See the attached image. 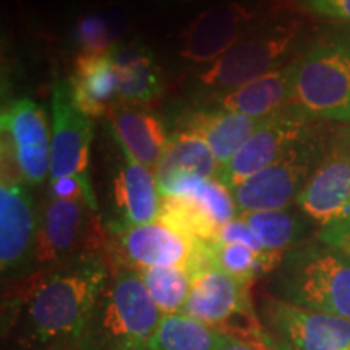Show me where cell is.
Masks as SVG:
<instances>
[{"instance_id": "29", "label": "cell", "mask_w": 350, "mask_h": 350, "mask_svg": "<svg viewBox=\"0 0 350 350\" xmlns=\"http://www.w3.org/2000/svg\"><path fill=\"white\" fill-rule=\"evenodd\" d=\"M239 216L269 252L287 253L305 232L301 219L288 213L287 209L240 213Z\"/></svg>"}, {"instance_id": "12", "label": "cell", "mask_w": 350, "mask_h": 350, "mask_svg": "<svg viewBox=\"0 0 350 350\" xmlns=\"http://www.w3.org/2000/svg\"><path fill=\"white\" fill-rule=\"evenodd\" d=\"M229 187L217 178L193 180L172 196H163L159 219L188 237L213 242L222 226L239 217Z\"/></svg>"}, {"instance_id": "8", "label": "cell", "mask_w": 350, "mask_h": 350, "mask_svg": "<svg viewBox=\"0 0 350 350\" xmlns=\"http://www.w3.org/2000/svg\"><path fill=\"white\" fill-rule=\"evenodd\" d=\"M109 229L98 211L83 201L57 200L49 195L41 213L34 247V265L52 266L85 255H104Z\"/></svg>"}, {"instance_id": "28", "label": "cell", "mask_w": 350, "mask_h": 350, "mask_svg": "<svg viewBox=\"0 0 350 350\" xmlns=\"http://www.w3.org/2000/svg\"><path fill=\"white\" fill-rule=\"evenodd\" d=\"M148 294L163 314L183 312L191 291L193 273L183 266L167 268H148L138 271Z\"/></svg>"}, {"instance_id": "32", "label": "cell", "mask_w": 350, "mask_h": 350, "mask_svg": "<svg viewBox=\"0 0 350 350\" xmlns=\"http://www.w3.org/2000/svg\"><path fill=\"white\" fill-rule=\"evenodd\" d=\"M319 240L350 261V217L323 227Z\"/></svg>"}, {"instance_id": "36", "label": "cell", "mask_w": 350, "mask_h": 350, "mask_svg": "<svg viewBox=\"0 0 350 350\" xmlns=\"http://www.w3.org/2000/svg\"><path fill=\"white\" fill-rule=\"evenodd\" d=\"M182 2H196V0H182Z\"/></svg>"}, {"instance_id": "4", "label": "cell", "mask_w": 350, "mask_h": 350, "mask_svg": "<svg viewBox=\"0 0 350 350\" xmlns=\"http://www.w3.org/2000/svg\"><path fill=\"white\" fill-rule=\"evenodd\" d=\"M252 284L240 281L213 262L193 273L183 314L198 319L221 334L253 344L274 342L253 308Z\"/></svg>"}, {"instance_id": "20", "label": "cell", "mask_w": 350, "mask_h": 350, "mask_svg": "<svg viewBox=\"0 0 350 350\" xmlns=\"http://www.w3.org/2000/svg\"><path fill=\"white\" fill-rule=\"evenodd\" d=\"M107 117L117 144L138 163L156 170L170 137L159 117L137 104H117Z\"/></svg>"}, {"instance_id": "3", "label": "cell", "mask_w": 350, "mask_h": 350, "mask_svg": "<svg viewBox=\"0 0 350 350\" xmlns=\"http://www.w3.org/2000/svg\"><path fill=\"white\" fill-rule=\"evenodd\" d=\"M273 281L275 299L350 319V261L327 245L288 250Z\"/></svg>"}, {"instance_id": "17", "label": "cell", "mask_w": 350, "mask_h": 350, "mask_svg": "<svg viewBox=\"0 0 350 350\" xmlns=\"http://www.w3.org/2000/svg\"><path fill=\"white\" fill-rule=\"evenodd\" d=\"M306 217L326 227L350 217V151H334L317 165L297 196Z\"/></svg>"}, {"instance_id": "1", "label": "cell", "mask_w": 350, "mask_h": 350, "mask_svg": "<svg viewBox=\"0 0 350 350\" xmlns=\"http://www.w3.org/2000/svg\"><path fill=\"white\" fill-rule=\"evenodd\" d=\"M111 279L104 255H85L31 271L3 295V334L29 349H64L85 340Z\"/></svg>"}, {"instance_id": "25", "label": "cell", "mask_w": 350, "mask_h": 350, "mask_svg": "<svg viewBox=\"0 0 350 350\" xmlns=\"http://www.w3.org/2000/svg\"><path fill=\"white\" fill-rule=\"evenodd\" d=\"M129 31V16L119 5L91 8L78 15L72 25V46L78 55L107 54L124 42Z\"/></svg>"}, {"instance_id": "23", "label": "cell", "mask_w": 350, "mask_h": 350, "mask_svg": "<svg viewBox=\"0 0 350 350\" xmlns=\"http://www.w3.org/2000/svg\"><path fill=\"white\" fill-rule=\"evenodd\" d=\"M120 78V104H146L164 91L163 73L154 54L137 41L120 42L109 52Z\"/></svg>"}, {"instance_id": "7", "label": "cell", "mask_w": 350, "mask_h": 350, "mask_svg": "<svg viewBox=\"0 0 350 350\" xmlns=\"http://www.w3.org/2000/svg\"><path fill=\"white\" fill-rule=\"evenodd\" d=\"M109 247L106 258L113 266L135 271L148 268L183 266L191 273L208 265L206 242L188 237L157 219L137 226L109 224Z\"/></svg>"}, {"instance_id": "27", "label": "cell", "mask_w": 350, "mask_h": 350, "mask_svg": "<svg viewBox=\"0 0 350 350\" xmlns=\"http://www.w3.org/2000/svg\"><path fill=\"white\" fill-rule=\"evenodd\" d=\"M217 338V331L188 314H164L151 350H216Z\"/></svg>"}, {"instance_id": "10", "label": "cell", "mask_w": 350, "mask_h": 350, "mask_svg": "<svg viewBox=\"0 0 350 350\" xmlns=\"http://www.w3.org/2000/svg\"><path fill=\"white\" fill-rule=\"evenodd\" d=\"M39 221L36 204L10 159L2 156L0 182V268L2 274L25 273L34 265Z\"/></svg>"}, {"instance_id": "21", "label": "cell", "mask_w": 350, "mask_h": 350, "mask_svg": "<svg viewBox=\"0 0 350 350\" xmlns=\"http://www.w3.org/2000/svg\"><path fill=\"white\" fill-rule=\"evenodd\" d=\"M68 85L75 106L91 119L109 113L120 100L119 72L109 52L78 55Z\"/></svg>"}, {"instance_id": "24", "label": "cell", "mask_w": 350, "mask_h": 350, "mask_svg": "<svg viewBox=\"0 0 350 350\" xmlns=\"http://www.w3.org/2000/svg\"><path fill=\"white\" fill-rule=\"evenodd\" d=\"M261 120L234 113L219 107L217 111H195L183 117L182 129L203 138L217 159L219 169L237 154L252 137Z\"/></svg>"}, {"instance_id": "11", "label": "cell", "mask_w": 350, "mask_h": 350, "mask_svg": "<svg viewBox=\"0 0 350 350\" xmlns=\"http://www.w3.org/2000/svg\"><path fill=\"white\" fill-rule=\"evenodd\" d=\"M312 119V116L294 104L262 119L252 137L237 151V154L219 169L216 178L234 190L252 175L275 163L295 144L312 137L310 133Z\"/></svg>"}, {"instance_id": "2", "label": "cell", "mask_w": 350, "mask_h": 350, "mask_svg": "<svg viewBox=\"0 0 350 350\" xmlns=\"http://www.w3.org/2000/svg\"><path fill=\"white\" fill-rule=\"evenodd\" d=\"M163 317L138 271L113 266L83 345L85 350H151Z\"/></svg>"}, {"instance_id": "9", "label": "cell", "mask_w": 350, "mask_h": 350, "mask_svg": "<svg viewBox=\"0 0 350 350\" xmlns=\"http://www.w3.org/2000/svg\"><path fill=\"white\" fill-rule=\"evenodd\" d=\"M321 163V144L313 137L295 144L275 163L252 175L232 190L239 213L281 211L305 187Z\"/></svg>"}, {"instance_id": "33", "label": "cell", "mask_w": 350, "mask_h": 350, "mask_svg": "<svg viewBox=\"0 0 350 350\" xmlns=\"http://www.w3.org/2000/svg\"><path fill=\"white\" fill-rule=\"evenodd\" d=\"M314 15L339 21H350V0H301Z\"/></svg>"}, {"instance_id": "16", "label": "cell", "mask_w": 350, "mask_h": 350, "mask_svg": "<svg viewBox=\"0 0 350 350\" xmlns=\"http://www.w3.org/2000/svg\"><path fill=\"white\" fill-rule=\"evenodd\" d=\"M260 12L229 2L201 12L180 38V55L191 64H213L235 44L255 33Z\"/></svg>"}, {"instance_id": "37", "label": "cell", "mask_w": 350, "mask_h": 350, "mask_svg": "<svg viewBox=\"0 0 350 350\" xmlns=\"http://www.w3.org/2000/svg\"><path fill=\"white\" fill-rule=\"evenodd\" d=\"M57 350H70V349H57ZM73 350V349H72ZM83 350H85V349H83Z\"/></svg>"}, {"instance_id": "13", "label": "cell", "mask_w": 350, "mask_h": 350, "mask_svg": "<svg viewBox=\"0 0 350 350\" xmlns=\"http://www.w3.org/2000/svg\"><path fill=\"white\" fill-rule=\"evenodd\" d=\"M2 156L8 157L28 185L51 175L52 133L44 109L31 99L13 100L2 111Z\"/></svg>"}, {"instance_id": "34", "label": "cell", "mask_w": 350, "mask_h": 350, "mask_svg": "<svg viewBox=\"0 0 350 350\" xmlns=\"http://www.w3.org/2000/svg\"><path fill=\"white\" fill-rule=\"evenodd\" d=\"M216 350H275V340L271 344H253L219 332Z\"/></svg>"}, {"instance_id": "14", "label": "cell", "mask_w": 350, "mask_h": 350, "mask_svg": "<svg viewBox=\"0 0 350 350\" xmlns=\"http://www.w3.org/2000/svg\"><path fill=\"white\" fill-rule=\"evenodd\" d=\"M52 146L49 180L77 177L91 185L90 157L94 125L72 99L68 81L59 80L52 88Z\"/></svg>"}, {"instance_id": "19", "label": "cell", "mask_w": 350, "mask_h": 350, "mask_svg": "<svg viewBox=\"0 0 350 350\" xmlns=\"http://www.w3.org/2000/svg\"><path fill=\"white\" fill-rule=\"evenodd\" d=\"M219 163L203 138L187 130L169 137L167 146L156 165V180L163 196H172L187 183L216 178Z\"/></svg>"}, {"instance_id": "31", "label": "cell", "mask_w": 350, "mask_h": 350, "mask_svg": "<svg viewBox=\"0 0 350 350\" xmlns=\"http://www.w3.org/2000/svg\"><path fill=\"white\" fill-rule=\"evenodd\" d=\"M213 242L239 243V245H245V247H250L252 250H256V252H269L262 247L260 239L253 234V230L245 224L242 219H240V216L235 217L234 221L227 222L226 226H222Z\"/></svg>"}, {"instance_id": "6", "label": "cell", "mask_w": 350, "mask_h": 350, "mask_svg": "<svg viewBox=\"0 0 350 350\" xmlns=\"http://www.w3.org/2000/svg\"><path fill=\"white\" fill-rule=\"evenodd\" d=\"M299 29L292 25L258 28L198 75L201 96L216 100L281 65L295 51Z\"/></svg>"}, {"instance_id": "35", "label": "cell", "mask_w": 350, "mask_h": 350, "mask_svg": "<svg viewBox=\"0 0 350 350\" xmlns=\"http://www.w3.org/2000/svg\"><path fill=\"white\" fill-rule=\"evenodd\" d=\"M275 350H294L291 345H287L286 342H281V340H275Z\"/></svg>"}, {"instance_id": "15", "label": "cell", "mask_w": 350, "mask_h": 350, "mask_svg": "<svg viewBox=\"0 0 350 350\" xmlns=\"http://www.w3.org/2000/svg\"><path fill=\"white\" fill-rule=\"evenodd\" d=\"M261 318L278 340L294 350H350V319L301 308L274 295L261 301Z\"/></svg>"}, {"instance_id": "26", "label": "cell", "mask_w": 350, "mask_h": 350, "mask_svg": "<svg viewBox=\"0 0 350 350\" xmlns=\"http://www.w3.org/2000/svg\"><path fill=\"white\" fill-rule=\"evenodd\" d=\"M206 250L209 261L214 266L248 284H253L262 274L278 269L286 255L278 252H256L239 243L217 242H206Z\"/></svg>"}, {"instance_id": "30", "label": "cell", "mask_w": 350, "mask_h": 350, "mask_svg": "<svg viewBox=\"0 0 350 350\" xmlns=\"http://www.w3.org/2000/svg\"><path fill=\"white\" fill-rule=\"evenodd\" d=\"M49 195L57 200L83 201L90 204L94 211H98V200L94 196L93 187L86 185L77 177H60L51 180Z\"/></svg>"}, {"instance_id": "5", "label": "cell", "mask_w": 350, "mask_h": 350, "mask_svg": "<svg viewBox=\"0 0 350 350\" xmlns=\"http://www.w3.org/2000/svg\"><path fill=\"white\" fill-rule=\"evenodd\" d=\"M292 104L312 117L350 122V39H323L295 60Z\"/></svg>"}, {"instance_id": "22", "label": "cell", "mask_w": 350, "mask_h": 350, "mask_svg": "<svg viewBox=\"0 0 350 350\" xmlns=\"http://www.w3.org/2000/svg\"><path fill=\"white\" fill-rule=\"evenodd\" d=\"M294 62L266 73L216 99L224 111L262 120L292 104Z\"/></svg>"}, {"instance_id": "18", "label": "cell", "mask_w": 350, "mask_h": 350, "mask_svg": "<svg viewBox=\"0 0 350 350\" xmlns=\"http://www.w3.org/2000/svg\"><path fill=\"white\" fill-rule=\"evenodd\" d=\"M122 163L112 180V198L117 219L112 224L137 226L159 219L163 195L154 170L138 163L129 151L119 146Z\"/></svg>"}]
</instances>
